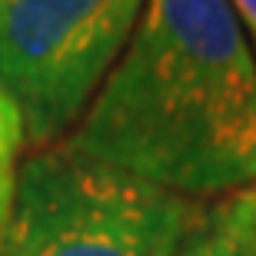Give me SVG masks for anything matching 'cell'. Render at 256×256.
Masks as SVG:
<instances>
[{
	"mask_svg": "<svg viewBox=\"0 0 256 256\" xmlns=\"http://www.w3.org/2000/svg\"><path fill=\"white\" fill-rule=\"evenodd\" d=\"M60 143L203 203L256 190V57L230 0H146Z\"/></svg>",
	"mask_w": 256,
	"mask_h": 256,
	"instance_id": "6da1fadb",
	"label": "cell"
},
{
	"mask_svg": "<svg viewBox=\"0 0 256 256\" xmlns=\"http://www.w3.org/2000/svg\"><path fill=\"white\" fill-rule=\"evenodd\" d=\"M203 210V200L54 143L20 160L0 256H176Z\"/></svg>",
	"mask_w": 256,
	"mask_h": 256,
	"instance_id": "7a4b0ae2",
	"label": "cell"
},
{
	"mask_svg": "<svg viewBox=\"0 0 256 256\" xmlns=\"http://www.w3.org/2000/svg\"><path fill=\"white\" fill-rule=\"evenodd\" d=\"M146 0H0V76L27 150L76 126L124 54Z\"/></svg>",
	"mask_w": 256,
	"mask_h": 256,
	"instance_id": "3957f363",
	"label": "cell"
},
{
	"mask_svg": "<svg viewBox=\"0 0 256 256\" xmlns=\"http://www.w3.org/2000/svg\"><path fill=\"white\" fill-rule=\"evenodd\" d=\"M256 226V190L206 203L190 240L176 256H250Z\"/></svg>",
	"mask_w": 256,
	"mask_h": 256,
	"instance_id": "277c9868",
	"label": "cell"
},
{
	"mask_svg": "<svg viewBox=\"0 0 256 256\" xmlns=\"http://www.w3.org/2000/svg\"><path fill=\"white\" fill-rule=\"evenodd\" d=\"M24 153H27L24 120H20V110L4 84V76H0V230L7 223L14 180H17V166L24 160Z\"/></svg>",
	"mask_w": 256,
	"mask_h": 256,
	"instance_id": "5b68a950",
	"label": "cell"
},
{
	"mask_svg": "<svg viewBox=\"0 0 256 256\" xmlns=\"http://www.w3.org/2000/svg\"><path fill=\"white\" fill-rule=\"evenodd\" d=\"M230 7L236 14L240 27H243V34L250 40V50H253V57H256V0H230Z\"/></svg>",
	"mask_w": 256,
	"mask_h": 256,
	"instance_id": "8992f818",
	"label": "cell"
},
{
	"mask_svg": "<svg viewBox=\"0 0 256 256\" xmlns=\"http://www.w3.org/2000/svg\"><path fill=\"white\" fill-rule=\"evenodd\" d=\"M250 256H256V226H253V236H250Z\"/></svg>",
	"mask_w": 256,
	"mask_h": 256,
	"instance_id": "52a82bcc",
	"label": "cell"
}]
</instances>
